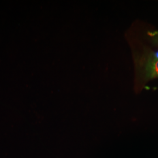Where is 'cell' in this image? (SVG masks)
<instances>
[{
  "label": "cell",
  "mask_w": 158,
  "mask_h": 158,
  "mask_svg": "<svg viewBox=\"0 0 158 158\" xmlns=\"http://www.w3.org/2000/svg\"><path fill=\"white\" fill-rule=\"evenodd\" d=\"M145 73L148 79L158 77V60L152 57L148 59L145 66Z\"/></svg>",
  "instance_id": "1"
}]
</instances>
